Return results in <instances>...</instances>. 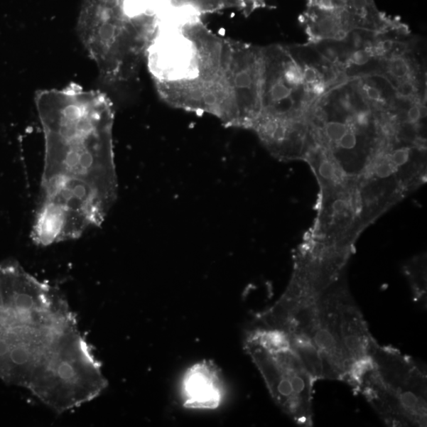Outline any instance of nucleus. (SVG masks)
I'll list each match as a JSON object with an SVG mask.
<instances>
[{"label": "nucleus", "instance_id": "20e7f679", "mask_svg": "<svg viewBox=\"0 0 427 427\" xmlns=\"http://www.w3.org/2000/svg\"><path fill=\"white\" fill-rule=\"evenodd\" d=\"M427 378L423 367L391 346L374 342L369 360L348 384L390 426H426Z\"/></svg>", "mask_w": 427, "mask_h": 427}, {"label": "nucleus", "instance_id": "39448f33", "mask_svg": "<svg viewBox=\"0 0 427 427\" xmlns=\"http://www.w3.org/2000/svg\"><path fill=\"white\" fill-rule=\"evenodd\" d=\"M246 348L273 400L297 425L313 426V387L317 381L286 335L275 328H257L248 335Z\"/></svg>", "mask_w": 427, "mask_h": 427}, {"label": "nucleus", "instance_id": "ddd939ff", "mask_svg": "<svg viewBox=\"0 0 427 427\" xmlns=\"http://www.w3.org/2000/svg\"><path fill=\"white\" fill-rule=\"evenodd\" d=\"M395 169V166L391 164L390 160L386 161V162H382L376 166L375 174L378 178H387L394 173Z\"/></svg>", "mask_w": 427, "mask_h": 427}, {"label": "nucleus", "instance_id": "6e6552de", "mask_svg": "<svg viewBox=\"0 0 427 427\" xmlns=\"http://www.w3.org/2000/svg\"><path fill=\"white\" fill-rule=\"evenodd\" d=\"M388 80H374V76L367 77L365 79H360L357 82V86L360 91L361 94L369 104H376V106L386 107L388 101L391 100L393 92H387V82Z\"/></svg>", "mask_w": 427, "mask_h": 427}, {"label": "nucleus", "instance_id": "dca6fc26", "mask_svg": "<svg viewBox=\"0 0 427 427\" xmlns=\"http://www.w3.org/2000/svg\"><path fill=\"white\" fill-rule=\"evenodd\" d=\"M368 6V0H352L353 9L360 16L367 11Z\"/></svg>", "mask_w": 427, "mask_h": 427}, {"label": "nucleus", "instance_id": "1a4fd4ad", "mask_svg": "<svg viewBox=\"0 0 427 427\" xmlns=\"http://www.w3.org/2000/svg\"><path fill=\"white\" fill-rule=\"evenodd\" d=\"M424 259L409 265L407 271L411 279L413 296L417 303H424L426 299V267Z\"/></svg>", "mask_w": 427, "mask_h": 427}, {"label": "nucleus", "instance_id": "f8f14e48", "mask_svg": "<svg viewBox=\"0 0 427 427\" xmlns=\"http://www.w3.org/2000/svg\"><path fill=\"white\" fill-rule=\"evenodd\" d=\"M318 173L320 176L325 180H333L337 178V170L334 163L328 159L321 161L318 166Z\"/></svg>", "mask_w": 427, "mask_h": 427}, {"label": "nucleus", "instance_id": "f03ea898", "mask_svg": "<svg viewBox=\"0 0 427 427\" xmlns=\"http://www.w3.org/2000/svg\"><path fill=\"white\" fill-rule=\"evenodd\" d=\"M78 324L67 301L16 262L0 264V378L36 390Z\"/></svg>", "mask_w": 427, "mask_h": 427}, {"label": "nucleus", "instance_id": "4468645a", "mask_svg": "<svg viewBox=\"0 0 427 427\" xmlns=\"http://www.w3.org/2000/svg\"><path fill=\"white\" fill-rule=\"evenodd\" d=\"M423 117V110L420 104H415L409 109L407 113L408 121L413 124H417Z\"/></svg>", "mask_w": 427, "mask_h": 427}, {"label": "nucleus", "instance_id": "2eb2a0df", "mask_svg": "<svg viewBox=\"0 0 427 427\" xmlns=\"http://www.w3.org/2000/svg\"><path fill=\"white\" fill-rule=\"evenodd\" d=\"M348 209V202L344 199H337L335 200L333 205V211L335 213L340 214L345 212Z\"/></svg>", "mask_w": 427, "mask_h": 427}, {"label": "nucleus", "instance_id": "f257e3e1", "mask_svg": "<svg viewBox=\"0 0 427 427\" xmlns=\"http://www.w3.org/2000/svg\"><path fill=\"white\" fill-rule=\"evenodd\" d=\"M45 135L42 202L90 228L99 227L117 197L114 113L106 101L40 104Z\"/></svg>", "mask_w": 427, "mask_h": 427}, {"label": "nucleus", "instance_id": "0eeeda50", "mask_svg": "<svg viewBox=\"0 0 427 427\" xmlns=\"http://www.w3.org/2000/svg\"><path fill=\"white\" fill-rule=\"evenodd\" d=\"M387 80L394 87L404 81L416 82V67L414 63L405 53L391 54L384 58Z\"/></svg>", "mask_w": 427, "mask_h": 427}, {"label": "nucleus", "instance_id": "423d86ee", "mask_svg": "<svg viewBox=\"0 0 427 427\" xmlns=\"http://www.w3.org/2000/svg\"><path fill=\"white\" fill-rule=\"evenodd\" d=\"M185 408L212 410L220 407L224 384L220 369L211 362H202L189 368L181 382Z\"/></svg>", "mask_w": 427, "mask_h": 427}, {"label": "nucleus", "instance_id": "9b49d317", "mask_svg": "<svg viewBox=\"0 0 427 427\" xmlns=\"http://www.w3.org/2000/svg\"><path fill=\"white\" fill-rule=\"evenodd\" d=\"M411 155V151L409 148L397 149L391 153L390 162L395 168L404 166L409 162Z\"/></svg>", "mask_w": 427, "mask_h": 427}, {"label": "nucleus", "instance_id": "7ed1b4c3", "mask_svg": "<svg viewBox=\"0 0 427 427\" xmlns=\"http://www.w3.org/2000/svg\"><path fill=\"white\" fill-rule=\"evenodd\" d=\"M249 46L198 23L192 50L158 90L171 107L207 114L237 128L248 96Z\"/></svg>", "mask_w": 427, "mask_h": 427}, {"label": "nucleus", "instance_id": "9d476101", "mask_svg": "<svg viewBox=\"0 0 427 427\" xmlns=\"http://www.w3.org/2000/svg\"><path fill=\"white\" fill-rule=\"evenodd\" d=\"M377 58L370 48H359L350 53L345 67L360 69L367 67Z\"/></svg>", "mask_w": 427, "mask_h": 427}]
</instances>
